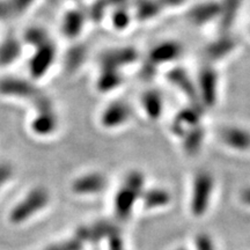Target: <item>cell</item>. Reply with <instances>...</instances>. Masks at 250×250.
Here are the masks:
<instances>
[{
	"instance_id": "6da1fadb",
	"label": "cell",
	"mask_w": 250,
	"mask_h": 250,
	"mask_svg": "<svg viewBox=\"0 0 250 250\" xmlns=\"http://www.w3.org/2000/svg\"><path fill=\"white\" fill-rule=\"evenodd\" d=\"M50 202L48 190L43 187H36L29 190L27 195L17 203L9 213L11 223L20 225L34 218L41 211L44 210Z\"/></svg>"
},
{
	"instance_id": "7a4b0ae2",
	"label": "cell",
	"mask_w": 250,
	"mask_h": 250,
	"mask_svg": "<svg viewBox=\"0 0 250 250\" xmlns=\"http://www.w3.org/2000/svg\"><path fill=\"white\" fill-rule=\"evenodd\" d=\"M144 193V176L139 171H131L125 177L115 197V212L117 217L126 219L132 211L137 199Z\"/></svg>"
},
{
	"instance_id": "3957f363",
	"label": "cell",
	"mask_w": 250,
	"mask_h": 250,
	"mask_svg": "<svg viewBox=\"0 0 250 250\" xmlns=\"http://www.w3.org/2000/svg\"><path fill=\"white\" fill-rule=\"evenodd\" d=\"M58 51L57 45L54 41H50L46 44L33 50V55L28 61V74L34 81H39L48 76V73L54 67Z\"/></svg>"
},
{
	"instance_id": "277c9868",
	"label": "cell",
	"mask_w": 250,
	"mask_h": 250,
	"mask_svg": "<svg viewBox=\"0 0 250 250\" xmlns=\"http://www.w3.org/2000/svg\"><path fill=\"white\" fill-rule=\"evenodd\" d=\"M40 87L30 78L7 76L0 78V96L14 100H30L39 95Z\"/></svg>"
},
{
	"instance_id": "5b68a950",
	"label": "cell",
	"mask_w": 250,
	"mask_h": 250,
	"mask_svg": "<svg viewBox=\"0 0 250 250\" xmlns=\"http://www.w3.org/2000/svg\"><path fill=\"white\" fill-rule=\"evenodd\" d=\"M131 117L132 109L129 103L122 100H114L100 112L99 123L105 130H116L129 123Z\"/></svg>"
},
{
	"instance_id": "8992f818",
	"label": "cell",
	"mask_w": 250,
	"mask_h": 250,
	"mask_svg": "<svg viewBox=\"0 0 250 250\" xmlns=\"http://www.w3.org/2000/svg\"><path fill=\"white\" fill-rule=\"evenodd\" d=\"M139 59L138 50L133 46H115L101 52L99 56L100 68H111V70L122 71L130 66Z\"/></svg>"
},
{
	"instance_id": "52a82bcc",
	"label": "cell",
	"mask_w": 250,
	"mask_h": 250,
	"mask_svg": "<svg viewBox=\"0 0 250 250\" xmlns=\"http://www.w3.org/2000/svg\"><path fill=\"white\" fill-rule=\"evenodd\" d=\"M88 22L86 9L73 7L62 14L61 20V33L67 40H76L83 34Z\"/></svg>"
},
{
	"instance_id": "ba28073f",
	"label": "cell",
	"mask_w": 250,
	"mask_h": 250,
	"mask_svg": "<svg viewBox=\"0 0 250 250\" xmlns=\"http://www.w3.org/2000/svg\"><path fill=\"white\" fill-rule=\"evenodd\" d=\"M182 45L175 41H164L149 50L146 62L153 67L176 61L182 55Z\"/></svg>"
},
{
	"instance_id": "9c48e42d",
	"label": "cell",
	"mask_w": 250,
	"mask_h": 250,
	"mask_svg": "<svg viewBox=\"0 0 250 250\" xmlns=\"http://www.w3.org/2000/svg\"><path fill=\"white\" fill-rule=\"evenodd\" d=\"M107 187V179L102 173L90 171L78 176L71 184L72 191L80 196H92L102 192Z\"/></svg>"
},
{
	"instance_id": "30bf717a",
	"label": "cell",
	"mask_w": 250,
	"mask_h": 250,
	"mask_svg": "<svg viewBox=\"0 0 250 250\" xmlns=\"http://www.w3.org/2000/svg\"><path fill=\"white\" fill-rule=\"evenodd\" d=\"M30 131L40 138H45L57 132L59 117L55 109L35 112L29 123Z\"/></svg>"
},
{
	"instance_id": "8fae6325",
	"label": "cell",
	"mask_w": 250,
	"mask_h": 250,
	"mask_svg": "<svg viewBox=\"0 0 250 250\" xmlns=\"http://www.w3.org/2000/svg\"><path fill=\"white\" fill-rule=\"evenodd\" d=\"M197 92L201 96L203 104L208 105V107H212L215 104L218 96V77L214 70L205 68L201 72Z\"/></svg>"
},
{
	"instance_id": "7c38bea8",
	"label": "cell",
	"mask_w": 250,
	"mask_h": 250,
	"mask_svg": "<svg viewBox=\"0 0 250 250\" xmlns=\"http://www.w3.org/2000/svg\"><path fill=\"white\" fill-rule=\"evenodd\" d=\"M212 191V179L208 174L202 173L197 175L193 187L192 210L196 214H202L208 204Z\"/></svg>"
},
{
	"instance_id": "4fadbf2b",
	"label": "cell",
	"mask_w": 250,
	"mask_h": 250,
	"mask_svg": "<svg viewBox=\"0 0 250 250\" xmlns=\"http://www.w3.org/2000/svg\"><path fill=\"white\" fill-rule=\"evenodd\" d=\"M23 46L21 39L13 35L0 41V67L6 68L15 64L22 55Z\"/></svg>"
},
{
	"instance_id": "5bb4252c",
	"label": "cell",
	"mask_w": 250,
	"mask_h": 250,
	"mask_svg": "<svg viewBox=\"0 0 250 250\" xmlns=\"http://www.w3.org/2000/svg\"><path fill=\"white\" fill-rule=\"evenodd\" d=\"M221 12V4L217 1H205L193 6L189 12V20L193 24L202 26L206 24L214 19H219Z\"/></svg>"
},
{
	"instance_id": "9a60e30c",
	"label": "cell",
	"mask_w": 250,
	"mask_h": 250,
	"mask_svg": "<svg viewBox=\"0 0 250 250\" xmlns=\"http://www.w3.org/2000/svg\"><path fill=\"white\" fill-rule=\"evenodd\" d=\"M124 83L122 71L111 68H100V73L95 80V88L100 94H109L120 88Z\"/></svg>"
},
{
	"instance_id": "2e32d148",
	"label": "cell",
	"mask_w": 250,
	"mask_h": 250,
	"mask_svg": "<svg viewBox=\"0 0 250 250\" xmlns=\"http://www.w3.org/2000/svg\"><path fill=\"white\" fill-rule=\"evenodd\" d=\"M142 108L146 117L151 121H156L162 116L164 112V98L161 93L156 89H148L140 99Z\"/></svg>"
},
{
	"instance_id": "e0dca14e",
	"label": "cell",
	"mask_w": 250,
	"mask_h": 250,
	"mask_svg": "<svg viewBox=\"0 0 250 250\" xmlns=\"http://www.w3.org/2000/svg\"><path fill=\"white\" fill-rule=\"evenodd\" d=\"M221 139L227 146L234 149L246 151L250 148V132L241 127H226L221 132Z\"/></svg>"
},
{
	"instance_id": "ac0fdd59",
	"label": "cell",
	"mask_w": 250,
	"mask_h": 250,
	"mask_svg": "<svg viewBox=\"0 0 250 250\" xmlns=\"http://www.w3.org/2000/svg\"><path fill=\"white\" fill-rule=\"evenodd\" d=\"M24 46H29L31 50H35L40 46L46 44L51 40L49 31L42 26H29L24 29L21 36Z\"/></svg>"
},
{
	"instance_id": "d6986e66",
	"label": "cell",
	"mask_w": 250,
	"mask_h": 250,
	"mask_svg": "<svg viewBox=\"0 0 250 250\" xmlns=\"http://www.w3.org/2000/svg\"><path fill=\"white\" fill-rule=\"evenodd\" d=\"M162 5L159 0H137L133 18H136L138 21L146 22L158 17Z\"/></svg>"
},
{
	"instance_id": "ffe728a7",
	"label": "cell",
	"mask_w": 250,
	"mask_h": 250,
	"mask_svg": "<svg viewBox=\"0 0 250 250\" xmlns=\"http://www.w3.org/2000/svg\"><path fill=\"white\" fill-rule=\"evenodd\" d=\"M168 80L175 86H177L181 90H183L184 94H188L190 98H196L197 88L193 86L192 81L188 77L186 72L180 70V68H174L168 73Z\"/></svg>"
},
{
	"instance_id": "44dd1931",
	"label": "cell",
	"mask_w": 250,
	"mask_h": 250,
	"mask_svg": "<svg viewBox=\"0 0 250 250\" xmlns=\"http://www.w3.org/2000/svg\"><path fill=\"white\" fill-rule=\"evenodd\" d=\"M133 14L126 6L111 8L110 12V23L112 28L117 31H123L130 27L132 22Z\"/></svg>"
},
{
	"instance_id": "7402d4cb",
	"label": "cell",
	"mask_w": 250,
	"mask_h": 250,
	"mask_svg": "<svg viewBox=\"0 0 250 250\" xmlns=\"http://www.w3.org/2000/svg\"><path fill=\"white\" fill-rule=\"evenodd\" d=\"M240 0H224L221 2V12L219 21H220V27L224 31L227 30L235 21L236 14L239 12Z\"/></svg>"
},
{
	"instance_id": "603a6c76",
	"label": "cell",
	"mask_w": 250,
	"mask_h": 250,
	"mask_svg": "<svg viewBox=\"0 0 250 250\" xmlns=\"http://www.w3.org/2000/svg\"><path fill=\"white\" fill-rule=\"evenodd\" d=\"M87 58V49L83 45H74L65 56V66L67 71H77L83 64Z\"/></svg>"
},
{
	"instance_id": "cb8c5ba5",
	"label": "cell",
	"mask_w": 250,
	"mask_h": 250,
	"mask_svg": "<svg viewBox=\"0 0 250 250\" xmlns=\"http://www.w3.org/2000/svg\"><path fill=\"white\" fill-rule=\"evenodd\" d=\"M235 43L232 39H228L227 36L221 37L220 40L215 41L208 48V55L211 59H221L225 56L233 51Z\"/></svg>"
},
{
	"instance_id": "d4e9b609",
	"label": "cell",
	"mask_w": 250,
	"mask_h": 250,
	"mask_svg": "<svg viewBox=\"0 0 250 250\" xmlns=\"http://www.w3.org/2000/svg\"><path fill=\"white\" fill-rule=\"evenodd\" d=\"M109 8H110V6H109L107 0H94L89 5V7L86 9L88 21L96 24L101 23L109 13Z\"/></svg>"
},
{
	"instance_id": "484cf974",
	"label": "cell",
	"mask_w": 250,
	"mask_h": 250,
	"mask_svg": "<svg viewBox=\"0 0 250 250\" xmlns=\"http://www.w3.org/2000/svg\"><path fill=\"white\" fill-rule=\"evenodd\" d=\"M87 240L81 233V230H78L77 235L73 236L72 239L65 240V241L55 243V245L48 247L44 250H83V245Z\"/></svg>"
},
{
	"instance_id": "4316f807",
	"label": "cell",
	"mask_w": 250,
	"mask_h": 250,
	"mask_svg": "<svg viewBox=\"0 0 250 250\" xmlns=\"http://www.w3.org/2000/svg\"><path fill=\"white\" fill-rule=\"evenodd\" d=\"M203 138H204V132L199 126L193 127L186 133V139H184V147L188 152L195 153L201 147Z\"/></svg>"
},
{
	"instance_id": "83f0119b",
	"label": "cell",
	"mask_w": 250,
	"mask_h": 250,
	"mask_svg": "<svg viewBox=\"0 0 250 250\" xmlns=\"http://www.w3.org/2000/svg\"><path fill=\"white\" fill-rule=\"evenodd\" d=\"M143 199L146 208H156V206L165 205L169 199V196L164 190L154 189L149 190L147 192H144Z\"/></svg>"
},
{
	"instance_id": "f1b7e54d",
	"label": "cell",
	"mask_w": 250,
	"mask_h": 250,
	"mask_svg": "<svg viewBox=\"0 0 250 250\" xmlns=\"http://www.w3.org/2000/svg\"><path fill=\"white\" fill-rule=\"evenodd\" d=\"M11 13L14 17H22L35 5L36 0H7Z\"/></svg>"
},
{
	"instance_id": "f546056e",
	"label": "cell",
	"mask_w": 250,
	"mask_h": 250,
	"mask_svg": "<svg viewBox=\"0 0 250 250\" xmlns=\"http://www.w3.org/2000/svg\"><path fill=\"white\" fill-rule=\"evenodd\" d=\"M31 104H33V108H34V110H35V112L55 109L52 100L50 99L48 95H44L43 93H40L39 95H37L36 98L31 101Z\"/></svg>"
},
{
	"instance_id": "4dcf8cb0",
	"label": "cell",
	"mask_w": 250,
	"mask_h": 250,
	"mask_svg": "<svg viewBox=\"0 0 250 250\" xmlns=\"http://www.w3.org/2000/svg\"><path fill=\"white\" fill-rule=\"evenodd\" d=\"M13 177V167L7 162H0V190Z\"/></svg>"
},
{
	"instance_id": "1f68e13d",
	"label": "cell",
	"mask_w": 250,
	"mask_h": 250,
	"mask_svg": "<svg viewBox=\"0 0 250 250\" xmlns=\"http://www.w3.org/2000/svg\"><path fill=\"white\" fill-rule=\"evenodd\" d=\"M108 245H109V250H125L123 240L120 234H118V230L115 228L112 232L108 235Z\"/></svg>"
},
{
	"instance_id": "d6a6232c",
	"label": "cell",
	"mask_w": 250,
	"mask_h": 250,
	"mask_svg": "<svg viewBox=\"0 0 250 250\" xmlns=\"http://www.w3.org/2000/svg\"><path fill=\"white\" fill-rule=\"evenodd\" d=\"M11 18H13V15L11 13L7 0H0V22H5Z\"/></svg>"
},
{
	"instance_id": "836d02e7",
	"label": "cell",
	"mask_w": 250,
	"mask_h": 250,
	"mask_svg": "<svg viewBox=\"0 0 250 250\" xmlns=\"http://www.w3.org/2000/svg\"><path fill=\"white\" fill-rule=\"evenodd\" d=\"M198 250H212V243L206 236H202L198 239Z\"/></svg>"
},
{
	"instance_id": "e575fe53",
	"label": "cell",
	"mask_w": 250,
	"mask_h": 250,
	"mask_svg": "<svg viewBox=\"0 0 250 250\" xmlns=\"http://www.w3.org/2000/svg\"><path fill=\"white\" fill-rule=\"evenodd\" d=\"M107 1L109 6H110V8H114V7H120V6H126L129 0H107Z\"/></svg>"
},
{
	"instance_id": "d590c367",
	"label": "cell",
	"mask_w": 250,
	"mask_h": 250,
	"mask_svg": "<svg viewBox=\"0 0 250 250\" xmlns=\"http://www.w3.org/2000/svg\"><path fill=\"white\" fill-rule=\"evenodd\" d=\"M160 1V4L164 6V5H167V6H176V5H180L181 2H183L184 0H159Z\"/></svg>"
},
{
	"instance_id": "8d00e7d4",
	"label": "cell",
	"mask_w": 250,
	"mask_h": 250,
	"mask_svg": "<svg viewBox=\"0 0 250 250\" xmlns=\"http://www.w3.org/2000/svg\"><path fill=\"white\" fill-rule=\"evenodd\" d=\"M243 199H245V202L250 204V189H248L245 193H243Z\"/></svg>"
},
{
	"instance_id": "74e56055",
	"label": "cell",
	"mask_w": 250,
	"mask_h": 250,
	"mask_svg": "<svg viewBox=\"0 0 250 250\" xmlns=\"http://www.w3.org/2000/svg\"><path fill=\"white\" fill-rule=\"evenodd\" d=\"M49 2H51V4H57L58 2V0H48Z\"/></svg>"
},
{
	"instance_id": "f35d334b",
	"label": "cell",
	"mask_w": 250,
	"mask_h": 250,
	"mask_svg": "<svg viewBox=\"0 0 250 250\" xmlns=\"http://www.w3.org/2000/svg\"><path fill=\"white\" fill-rule=\"evenodd\" d=\"M72 1H80V0H72Z\"/></svg>"
}]
</instances>
